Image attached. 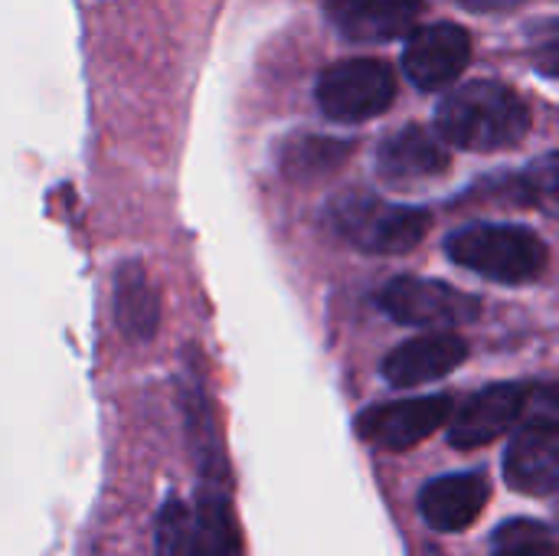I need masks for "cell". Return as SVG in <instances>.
<instances>
[{
    "mask_svg": "<svg viewBox=\"0 0 559 556\" xmlns=\"http://www.w3.org/2000/svg\"><path fill=\"white\" fill-rule=\"evenodd\" d=\"M396 98V75L380 59H344L321 72L318 105L328 118L360 125L383 115Z\"/></svg>",
    "mask_w": 559,
    "mask_h": 556,
    "instance_id": "obj_5",
    "label": "cell"
},
{
    "mask_svg": "<svg viewBox=\"0 0 559 556\" xmlns=\"http://www.w3.org/2000/svg\"><path fill=\"white\" fill-rule=\"evenodd\" d=\"M436 131L462 151H508L531 131L527 102L495 79L452 85L436 111Z\"/></svg>",
    "mask_w": 559,
    "mask_h": 556,
    "instance_id": "obj_1",
    "label": "cell"
},
{
    "mask_svg": "<svg viewBox=\"0 0 559 556\" xmlns=\"http://www.w3.org/2000/svg\"><path fill=\"white\" fill-rule=\"evenodd\" d=\"M488 556H559V544L547 524L514 518L491 534Z\"/></svg>",
    "mask_w": 559,
    "mask_h": 556,
    "instance_id": "obj_17",
    "label": "cell"
},
{
    "mask_svg": "<svg viewBox=\"0 0 559 556\" xmlns=\"http://www.w3.org/2000/svg\"><path fill=\"white\" fill-rule=\"evenodd\" d=\"M504 482L518 495L550 498L559 492V426H518L504 452Z\"/></svg>",
    "mask_w": 559,
    "mask_h": 556,
    "instance_id": "obj_10",
    "label": "cell"
},
{
    "mask_svg": "<svg viewBox=\"0 0 559 556\" xmlns=\"http://www.w3.org/2000/svg\"><path fill=\"white\" fill-rule=\"evenodd\" d=\"M527 406V383H491L478 390L472 400L455 410L449 423V442L455 449H481L498 436L518 429L524 423Z\"/></svg>",
    "mask_w": 559,
    "mask_h": 556,
    "instance_id": "obj_9",
    "label": "cell"
},
{
    "mask_svg": "<svg viewBox=\"0 0 559 556\" xmlns=\"http://www.w3.org/2000/svg\"><path fill=\"white\" fill-rule=\"evenodd\" d=\"M468 357V344L452 334V331H429L419 334L406 344H400L396 351H390L383 357V380L396 390H409L419 383H432L442 380L445 374H452L455 367H462Z\"/></svg>",
    "mask_w": 559,
    "mask_h": 556,
    "instance_id": "obj_11",
    "label": "cell"
},
{
    "mask_svg": "<svg viewBox=\"0 0 559 556\" xmlns=\"http://www.w3.org/2000/svg\"><path fill=\"white\" fill-rule=\"evenodd\" d=\"M347 154H350V144L321 138V134H305V138L285 141L282 170L295 180H311V177H321V174L334 170L337 164H344Z\"/></svg>",
    "mask_w": 559,
    "mask_h": 556,
    "instance_id": "obj_16",
    "label": "cell"
},
{
    "mask_svg": "<svg viewBox=\"0 0 559 556\" xmlns=\"http://www.w3.org/2000/svg\"><path fill=\"white\" fill-rule=\"evenodd\" d=\"M521 426H559V383H527Z\"/></svg>",
    "mask_w": 559,
    "mask_h": 556,
    "instance_id": "obj_20",
    "label": "cell"
},
{
    "mask_svg": "<svg viewBox=\"0 0 559 556\" xmlns=\"http://www.w3.org/2000/svg\"><path fill=\"white\" fill-rule=\"evenodd\" d=\"M445 252L455 265L498 285H527L544 275L550 259L534 229L511 223L462 226L445 239Z\"/></svg>",
    "mask_w": 559,
    "mask_h": 556,
    "instance_id": "obj_2",
    "label": "cell"
},
{
    "mask_svg": "<svg viewBox=\"0 0 559 556\" xmlns=\"http://www.w3.org/2000/svg\"><path fill=\"white\" fill-rule=\"evenodd\" d=\"M531 62L537 72L559 79V20H544L531 33Z\"/></svg>",
    "mask_w": 559,
    "mask_h": 556,
    "instance_id": "obj_19",
    "label": "cell"
},
{
    "mask_svg": "<svg viewBox=\"0 0 559 556\" xmlns=\"http://www.w3.org/2000/svg\"><path fill=\"white\" fill-rule=\"evenodd\" d=\"M331 223L360 252L403 256L426 239L432 216L423 206H403V203H386L380 197L357 193L334 203Z\"/></svg>",
    "mask_w": 559,
    "mask_h": 556,
    "instance_id": "obj_4",
    "label": "cell"
},
{
    "mask_svg": "<svg viewBox=\"0 0 559 556\" xmlns=\"http://www.w3.org/2000/svg\"><path fill=\"white\" fill-rule=\"evenodd\" d=\"M455 403L445 393L436 397H416V400H400V403H383L367 410L357 419L360 439H367L377 449L386 452H406L419 442H426L436 429L452 423Z\"/></svg>",
    "mask_w": 559,
    "mask_h": 556,
    "instance_id": "obj_7",
    "label": "cell"
},
{
    "mask_svg": "<svg viewBox=\"0 0 559 556\" xmlns=\"http://www.w3.org/2000/svg\"><path fill=\"white\" fill-rule=\"evenodd\" d=\"M472 39L459 23H432L413 33L403 49V72L423 92H449L468 69Z\"/></svg>",
    "mask_w": 559,
    "mask_h": 556,
    "instance_id": "obj_8",
    "label": "cell"
},
{
    "mask_svg": "<svg viewBox=\"0 0 559 556\" xmlns=\"http://www.w3.org/2000/svg\"><path fill=\"white\" fill-rule=\"evenodd\" d=\"M324 10L347 39L390 43L416 26L423 0H328Z\"/></svg>",
    "mask_w": 559,
    "mask_h": 556,
    "instance_id": "obj_14",
    "label": "cell"
},
{
    "mask_svg": "<svg viewBox=\"0 0 559 556\" xmlns=\"http://www.w3.org/2000/svg\"><path fill=\"white\" fill-rule=\"evenodd\" d=\"M518 193H521V203H527V206H534V210L559 220V151H550V154L537 157L521 174Z\"/></svg>",
    "mask_w": 559,
    "mask_h": 556,
    "instance_id": "obj_18",
    "label": "cell"
},
{
    "mask_svg": "<svg viewBox=\"0 0 559 556\" xmlns=\"http://www.w3.org/2000/svg\"><path fill=\"white\" fill-rule=\"evenodd\" d=\"M377 305L400 324L426 331H452L481 315V301L449 282L400 275L377 292Z\"/></svg>",
    "mask_w": 559,
    "mask_h": 556,
    "instance_id": "obj_6",
    "label": "cell"
},
{
    "mask_svg": "<svg viewBox=\"0 0 559 556\" xmlns=\"http://www.w3.org/2000/svg\"><path fill=\"white\" fill-rule=\"evenodd\" d=\"M157 556H242L239 524L233 514L229 492L203 485L193 501L170 498L154 528Z\"/></svg>",
    "mask_w": 559,
    "mask_h": 556,
    "instance_id": "obj_3",
    "label": "cell"
},
{
    "mask_svg": "<svg viewBox=\"0 0 559 556\" xmlns=\"http://www.w3.org/2000/svg\"><path fill=\"white\" fill-rule=\"evenodd\" d=\"M459 3L465 10H475V13H498V10H514L524 0H459Z\"/></svg>",
    "mask_w": 559,
    "mask_h": 556,
    "instance_id": "obj_21",
    "label": "cell"
},
{
    "mask_svg": "<svg viewBox=\"0 0 559 556\" xmlns=\"http://www.w3.org/2000/svg\"><path fill=\"white\" fill-rule=\"evenodd\" d=\"M449 141L436 131H426L419 125L403 128L400 134L386 138L377 151V170L386 184L393 187H413L436 180L449 174L452 157H449Z\"/></svg>",
    "mask_w": 559,
    "mask_h": 556,
    "instance_id": "obj_12",
    "label": "cell"
},
{
    "mask_svg": "<svg viewBox=\"0 0 559 556\" xmlns=\"http://www.w3.org/2000/svg\"><path fill=\"white\" fill-rule=\"evenodd\" d=\"M488 478L481 472H455L432 478L419 495L423 521L439 534H459L472 528L488 505Z\"/></svg>",
    "mask_w": 559,
    "mask_h": 556,
    "instance_id": "obj_13",
    "label": "cell"
},
{
    "mask_svg": "<svg viewBox=\"0 0 559 556\" xmlns=\"http://www.w3.org/2000/svg\"><path fill=\"white\" fill-rule=\"evenodd\" d=\"M115 315H118V324L128 338L134 341H151L154 331H157V295L154 288L147 285L141 265L128 262L121 265L118 272V282H115Z\"/></svg>",
    "mask_w": 559,
    "mask_h": 556,
    "instance_id": "obj_15",
    "label": "cell"
}]
</instances>
